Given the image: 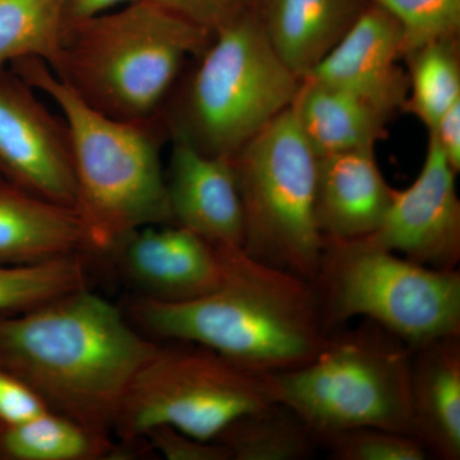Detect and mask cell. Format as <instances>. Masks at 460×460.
Here are the masks:
<instances>
[{"label": "cell", "mask_w": 460, "mask_h": 460, "mask_svg": "<svg viewBox=\"0 0 460 460\" xmlns=\"http://www.w3.org/2000/svg\"><path fill=\"white\" fill-rule=\"evenodd\" d=\"M402 60L410 80L404 109L431 131L445 111L460 102L459 38L429 42Z\"/></svg>", "instance_id": "cell-22"}, {"label": "cell", "mask_w": 460, "mask_h": 460, "mask_svg": "<svg viewBox=\"0 0 460 460\" xmlns=\"http://www.w3.org/2000/svg\"><path fill=\"white\" fill-rule=\"evenodd\" d=\"M217 441L232 460H307L320 449L301 417L280 402L238 417Z\"/></svg>", "instance_id": "cell-21"}, {"label": "cell", "mask_w": 460, "mask_h": 460, "mask_svg": "<svg viewBox=\"0 0 460 460\" xmlns=\"http://www.w3.org/2000/svg\"><path fill=\"white\" fill-rule=\"evenodd\" d=\"M74 255H95L77 211L0 180V265Z\"/></svg>", "instance_id": "cell-17"}, {"label": "cell", "mask_w": 460, "mask_h": 460, "mask_svg": "<svg viewBox=\"0 0 460 460\" xmlns=\"http://www.w3.org/2000/svg\"><path fill=\"white\" fill-rule=\"evenodd\" d=\"M402 30V59L429 42L460 36V0H368Z\"/></svg>", "instance_id": "cell-25"}, {"label": "cell", "mask_w": 460, "mask_h": 460, "mask_svg": "<svg viewBox=\"0 0 460 460\" xmlns=\"http://www.w3.org/2000/svg\"><path fill=\"white\" fill-rule=\"evenodd\" d=\"M266 38L288 68L305 78L341 41L368 0H251Z\"/></svg>", "instance_id": "cell-18"}, {"label": "cell", "mask_w": 460, "mask_h": 460, "mask_svg": "<svg viewBox=\"0 0 460 460\" xmlns=\"http://www.w3.org/2000/svg\"><path fill=\"white\" fill-rule=\"evenodd\" d=\"M214 35L148 0L66 23L53 74L89 107L129 123H162L189 59Z\"/></svg>", "instance_id": "cell-3"}, {"label": "cell", "mask_w": 460, "mask_h": 460, "mask_svg": "<svg viewBox=\"0 0 460 460\" xmlns=\"http://www.w3.org/2000/svg\"><path fill=\"white\" fill-rule=\"evenodd\" d=\"M326 334L357 317L374 321L411 349L460 335V272L429 268L362 239L323 238L313 280Z\"/></svg>", "instance_id": "cell-7"}, {"label": "cell", "mask_w": 460, "mask_h": 460, "mask_svg": "<svg viewBox=\"0 0 460 460\" xmlns=\"http://www.w3.org/2000/svg\"><path fill=\"white\" fill-rule=\"evenodd\" d=\"M190 25L214 35L250 5L251 0H148Z\"/></svg>", "instance_id": "cell-28"}, {"label": "cell", "mask_w": 460, "mask_h": 460, "mask_svg": "<svg viewBox=\"0 0 460 460\" xmlns=\"http://www.w3.org/2000/svg\"><path fill=\"white\" fill-rule=\"evenodd\" d=\"M87 256L60 257L31 265H0V314L23 313L87 288Z\"/></svg>", "instance_id": "cell-24"}, {"label": "cell", "mask_w": 460, "mask_h": 460, "mask_svg": "<svg viewBox=\"0 0 460 460\" xmlns=\"http://www.w3.org/2000/svg\"><path fill=\"white\" fill-rule=\"evenodd\" d=\"M163 111L168 140L206 155H234L292 105L301 78L266 38L252 3L217 30Z\"/></svg>", "instance_id": "cell-5"}, {"label": "cell", "mask_w": 460, "mask_h": 460, "mask_svg": "<svg viewBox=\"0 0 460 460\" xmlns=\"http://www.w3.org/2000/svg\"><path fill=\"white\" fill-rule=\"evenodd\" d=\"M434 136L454 172L460 171V102L454 104L429 131Z\"/></svg>", "instance_id": "cell-30"}, {"label": "cell", "mask_w": 460, "mask_h": 460, "mask_svg": "<svg viewBox=\"0 0 460 460\" xmlns=\"http://www.w3.org/2000/svg\"><path fill=\"white\" fill-rule=\"evenodd\" d=\"M156 347L89 288L0 314V366L50 411L111 435L133 376Z\"/></svg>", "instance_id": "cell-1"}, {"label": "cell", "mask_w": 460, "mask_h": 460, "mask_svg": "<svg viewBox=\"0 0 460 460\" xmlns=\"http://www.w3.org/2000/svg\"><path fill=\"white\" fill-rule=\"evenodd\" d=\"M65 26V0H0V68L23 58L53 66Z\"/></svg>", "instance_id": "cell-23"}, {"label": "cell", "mask_w": 460, "mask_h": 460, "mask_svg": "<svg viewBox=\"0 0 460 460\" xmlns=\"http://www.w3.org/2000/svg\"><path fill=\"white\" fill-rule=\"evenodd\" d=\"M319 447L332 460H428L429 453L411 435L378 428L345 429L326 436Z\"/></svg>", "instance_id": "cell-26"}, {"label": "cell", "mask_w": 460, "mask_h": 460, "mask_svg": "<svg viewBox=\"0 0 460 460\" xmlns=\"http://www.w3.org/2000/svg\"><path fill=\"white\" fill-rule=\"evenodd\" d=\"M0 180L75 208L71 140L63 117L13 69L0 68Z\"/></svg>", "instance_id": "cell-10"}, {"label": "cell", "mask_w": 460, "mask_h": 460, "mask_svg": "<svg viewBox=\"0 0 460 460\" xmlns=\"http://www.w3.org/2000/svg\"><path fill=\"white\" fill-rule=\"evenodd\" d=\"M410 435L438 460L460 459V335L413 348Z\"/></svg>", "instance_id": "cell-16"}, {"label": "cell", "mask_w": 460, "mask_h": 460, "mask_svg": "<svg viewBox=\"0 0 460 460\" xmlns=\"http://www.w3.org/2000/svg\"><path fill=\"white\" fill-rule=\"evenodd\" d=\"M12 69L56 102L68 128L75 183V210L93 252L109 253L127 234L172 224L162 148V123H129L89 107L39 58Z\"/></svg>", "instance_id": "cell-4"}, {"label": "cell", "mask_w": 460, "mask_h": 460, "mask_svg": "<svg viewBox=\"0 0 460 460\" xmlns=\"http://www.w3.org/2000/svg\"><path fill=\"white\" fill-rule=\"evenodd\" d=\"M393 192L375 148L317 157L314 217L321 235L341 241L368 237L380 226Z\"/></svg>", "instance_id": "cell-15"}, {"label": "cell", "mask_w": 460, "mask_h": 460, "mask_svg": "<svg viewBox=\"0 0 460 460\" xmlns=\"http://www.w3.org/2000/svg\"><path fill=\"white\" fill-rule=\"evenodd\" d=\"M109 253L141 298L178 304L213 292L222 281L217 246L172 224L133 230Z\"/></svg>", "instance_id": "cell-12"}, {"label": "cell", "mask_w": 460, "mask_h": 460, "mask_svg": "<svg viewBox=\"0 0 460 460\" xmlns=\"http://www.w3.org/2000/svg\"><path fill=\"white\" fill-rule=\"evenodd\" d=\"M217 248L223 277L213 292L178 304L136 296L135 323L162 341L204 345L265 374L313 361L330 341L313 283L242 247Z\"/></svg>", "instance_id": "cell-2"}, {"label": "cell", "mask_w": 460, "mask_h": 460, "mask_svg": "<svg viewBox=\"0 0 460 460\" xmlns=\"http://www.w3.org/2000/svg\"><path fill=\"white\" fill-rule=\"evenodd\" d=\"M48 410L31 387L0 366V426L22 422Z\"/></svg>", "instance_id": "cell-29"}, {"label": "cell", "mask_w": 460, "mask_h": 460, "mask_svg": "<svg viewBox=\"0 0 460 460\" xmlns=\"http://www.w3.org/2000/svg\"><path fill=\"white\" fill-rule=\"evenodd\" d=\"M165 341L157 343L123 396L111 429L119 443L137 447L157 426L217 440L238 417L277 402L270 374L204 345Z\"/></svg>", "instance_id": "cell-8"}, {"label": "cell", "mask_w": 460, "mask_h": 460, "mask_svg": "<svg viewBox=\"0 0 460 460\" xmlns=\"http://www.w3.org/2000/svg\"><path fill=\"white\" fill-rule=\"evenodd\" d=\"M230 160L243 206L244 252L313 283L323 246L314 217L317 155L290 108Z\"/></svg>", "instance_id": "cell-9"}, {"label": "cell", "mask_w": 460, "mask_h": 460, "mask_svg": "<svg viewBox=\"0 0 460 460\" xmlns=\"http://www.w3.org/2000/svg\"><path fill=\"white\" fill-rule=\"evenodd\" d=\"M137 0H65L66 23L107 13Z\"/></svg>", "instance_id": "cell-31"}, {"label": "cell", "mask_w": 460, "mask_h": 460, "mask_svg": "<svg viewBox=\"0 0 460 460\" xmlns=\"http://www.w3.org/2000/svg\"><path fill=\"white\" fill-rule=\"evenodd\" d=\"M411 357L402 339L363 319L356 329L330 335L313 361L270 374L271 389L275 401L301 417L317 445L357 428L410 435Z\"/></svg>", "instance_id": "cell-6"}, {"label": "cell", "mask_w": 460, "mask_h": 460, "mask_svg": "<svg viewBox=\"0 0 460 460\" xmlns=\"http://www.w3.org/2000/svg\"><path fill=\"white\" fill-rule=\"evenodd\" d=\"M136 456L111 432L50 410L22 422L0 426V460H104Z\"/></svg>", "instance_id": "cell-20"}, {"label": "cell", "mask_w": 460, "mask_h": 460, "mask_svg": "<svg viewBox=\"0 0 460 460\" xmlns=\"http://www.w3.org/2000/svg\"><path fill=\"white\" fill-rule=\"evenodd\" d=\"M142 440L169 460H232L228 447L219 441L199 440L169 426L150 429Z\"/></svg>", "instance_id": "cell-27"}, {"label": "cell", "mask_w": 460, "mask_h": 460, "mask_svg": "<svg viewBox=\"0 0 460 460\" xmlns=\"http://www.w3.org/2000/svg\"><path fill=\"white\" fill-rule=\"evenodd\" d=\"M456 174L429 135L419 177L408 189L394 190L380 226L362 241L429 268L458 269L460 201Z\"/></svg>", "instance_id": "cell-11"}, {"label": "cell", "mask_w": 460, "mask_h": 460, "mask_svg": "<svg viewBox=\"0 0 460 460\" xmlns=\"http://www.w3.org/2000/svg\"><path fill=\"white\" fill-rule=\"evenodd\" d=\"M290 111L317 157L375 148L387 135V115L311 78H302Z\"/></svg>", "instance_id": "cell-19"}, {"label": "cell", "mask_w": 460, "mask_h": 460, "mask_svg": "<svg viewBox=\"0 0 460 460\" xmlns=\"http://www.w3.org/2000/svg\"><path fill=\"white\" fill-rule=\"evenodd\" d=\"M165 172L172 226L210 243L243 247L244 215L232 160L172 140Z\"/></svg>", "instance_id": "cell-14"}, {"label": "cell", "mask_w": 460, "mask_h": 460, "mask_svg": "<svg viewBox=\"0 0 460 460\" xmlns=\"http://www.w3.org/2000/svg\"><path fill=\"white\" fill-rule=\"evenodd\" d=\"M401 60V26L368 2L341 41L305 77L345 91L390 118L404 111L410 89Z\"/></svg>", "instance_id": "cell-13"}]
</instances>
